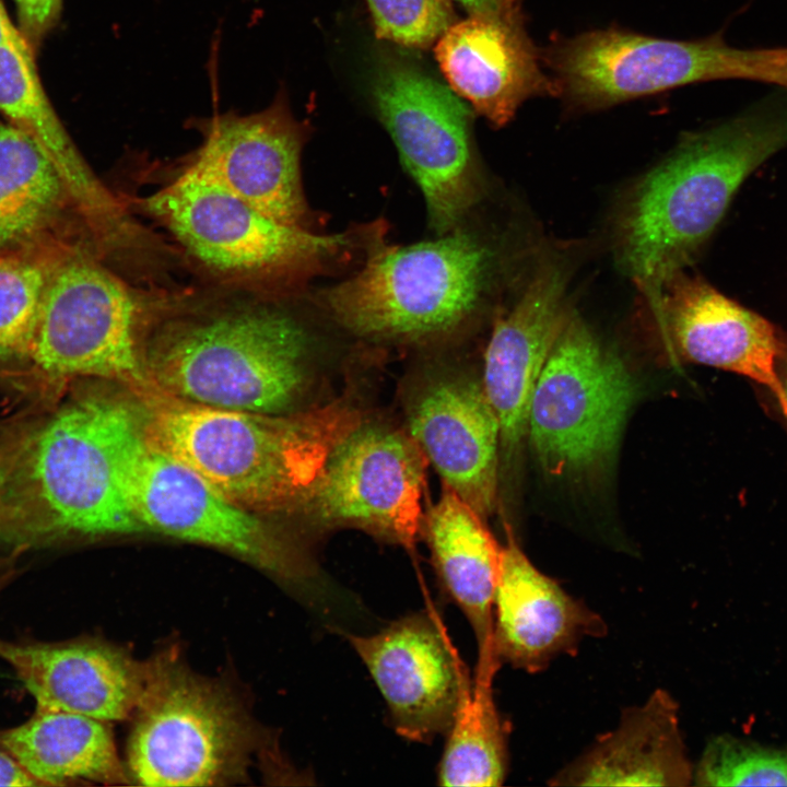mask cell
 <instances>
[{"instance_id": "cb8c5ba5", "label": "cell", "mask_w": 787, "mask_h": 787, "mask_svg": "<svg viewBox=\"0 0 787 787\" xmlns=\"http://www.w3.org/2000/svg\"><path fill=\"white\" fill-rule=\"evenodd\" d=\"M421 531L442 588L473 631L478 658L495 657L493 600L501 544L484 518L444 483Z\"/></svg>"}, {"instance_id": "603a6c76", "label": "cell", "mask_w": 787, "mask_h": 787, "mask_svg": "<svg viewBox=\"0 0 787 787\" xmlns=\"http://www.w3.org/2000/svg\"><path fill=\"white\" fill-rule=\"evenodd\" d=\"M674 698L655 690L639 706L622 712L619 725L602 733L559 771L557 786H690L693 768Z\"/></svg>"}, {"instance_id": "5bb4252c", "label": "cell", "mask_w": 787, "mask_h": 787, "mask_svg": "<svg viewBox=\"0 0 787 787\" xmlns=\"http://www.w3.org/2000/svg\"><path fill=\"white\" fill-rule=\"evenodd\" d=\"M575 254L573 246H557L537 256L516 299L494 322L481 383L500 424L505 462L528 436L536 384L573 310Z\"/></svg>"}, {"instance_id": "d590c367", "label": "cell", "mask_w": 787, "mask_h": 787, "mask_svg": "<svg viewBox=\"0 0 787 787\" xmlns=\"http://www.w3.org/2000/svg\"><path fill=\"white\" fill-rule=\"evenodd\" d=\"M17 30L11 23L3 5L0 2V44L15 34Z\"/></svg>"}, {"instance_id": "f546056e", "label": "cell", "mask_w": 787, "mask_h": 787, "mask_svg": "<svg viewBox=\"0 0 787 787\" xmlns=\"http://www.w3.org/2000/svg\"><path fill=\"white\" fill-rule=\"evenodd\" d=\"M376 35L409 47L425 48L453 24L448 0H367Z\"/></svg>"}, {"instance_id": "44dd1931", "label": "cell", "mask_w": 787, "mask_h": 787, "mask_svg": "<svg viewBox=\"0 0 787 787\" xmlns=\"http://www.w3.org/2000/svg\"><path fill=\"white\" fill-rule=\"evenodd\" d=\"M409 434L441 475L483 518L496 505L500 424L481 381L446 376L425 387L408 416Z\"/></svg>"}, {"instance_id": "484cf974", "label": "cell", "mask_w": 787, "mask_h": 787, "mask_svg": "<svg viewBox=\"0 0 787 787\" xmlns=\"http://www.w3.org/2000/svg\"><path fill=\"white\" fill-rule=\"evenodd\" d=\"M66 208L78 214L46 153L16 126L0 125V251L31 239Z\"/></svg>"}, {"instance_id": "6da1fadb", "label": "cell", "mask_w": 787, "mask_h": 787, "mask_svg": "<svg viewBox=\"0 0 787 787\" xmlns=\"http://www.w3.org/2000/svg\"><path fill=\"white\" fill-rule=\"evenodd\" d=\"M212 289L169 292L144 344L146 376L185 402L287 412L306 383L307 332L279 292Z\"/></svg>"}, {"instance_id": "8fae6325", "label": "cell", "mask_w": 787, "mask_h": 787, "mask_svg": "<svg viewBox=\"0 0 787 787\" xmlns=\"http://www.w3.org/2000/svg\"><path fill=\"white\" fill-rule=\"evenodd\" d=\"M372 90L377 114L423 192L430 226L439 235L451 232L482 192L469 108L455 92L392 56L376 64Z\"/></svg>"}, {"instance_id": "836d02e7", "label": "cell", "mask_w": 787, "mask_h": 787, "mask_svg": "<svg viewBox=\"0 0 787 787\" xmlns=\"http://www.w3.org/2000/svg\"><path fill=\"white\" fill-rule=\"evenodd\" d=\"M12 459H13L12 456L7 455L3 451H0V518H1L5 483L8 480L9 472H10Z\"/></svg>"}, {"instance_id": "83f0119b", "label": "cell", "mask_w": 787, "mask_h": 787, "mask_svg": "<svg viewBox=\"0 0 787 787\" xmlns=\"http://www.w3.org/2000/svg\"><path fill=\"white\" fill-rule=\"evenodd\" d=\"M692 785L787 787V748L762 744L729 733L715 736L707 742L693 768Z\"/></svg>"}, {"instance_id": "e575fe53", "label": "cell", "mask_w": 787, "mask_h": 787, "mask_svg": "<svg viewBox=\"0 0 787 787\" xmlns=\"http://www.w3.org/2000/svg\"><path fill=\"white\" fill-rule=\"evenodd\" d=\"M777 374L787 398V340L783 339V345L777 359Z\"/></svg>"}, {"instance_id": "7402d4cb", "label": "cell", "mask_w": 787, "mask_h": 787, "mask_svg": "<svg viewBox=\"0 0 787 787\" xmlns=\"http://www.w3.org/2000/svg\"><path fill=\"white\" fill-rule=\"evenodd\" d=\"M0 659L13 669L35 707L108 724L130 719L143 686L144 663L96 639H0Z\"/></svg>"}, {"instance_id": "f1b7e54d", "label": "cell", "mask_w": 787, "mask_h": 787, "mask_svg": "<svg viewBox=\"0 0 787 787\" xmlns=\"http://www.w3.org/2000/svg\"><path fill=\"white\" fill-rule=\"evenodd\" d=\"M47 274L48 266L0 254V361L27 353Z\"/></svg>"}, {"instance_id": "52a82bcc", "label": "cell", "mask_w": 787, "mask_h": 787, "mask_svg": "<svg viewBox=\"0 0 787 787\" xmlns=\"http://www.w3.org/2000/svg\"><path fill=\"white\" fill-rule=\"evenodd\" d=\"M126 752L129 779L143 786H222L248 777L256 731L235 698L160 655L144 680Z\"/></svg>"}, {"instance_id": "d6a6232c", "label": "cell", "mask_w": 787, "mask_h": 787, "mask_svg": "<svg viewBox=\"0 0 787 787\" xmlns=\"http://www.w3.org/2000/svg\"><path fill=\"white\" fill-rule=\"evenodd\" d=\"M0 786H42L10 754L0 749Z\"/></svg>"}, {"instance_id": "d6986e66", "label": "cell", "mask_w": 787, "mask_h": 787, "mask_svg": "<svg viewBox=\"0 0 787 787\" xmlns=\"http://www.w3.org/2000/svg\"><path fill=\"white\" fill-rule=\"evenodd\" d=\"M0 111L52 162L80 219L105 255L121 259L144 246L149 234L96 177L63 128L19 32L0 44Z\"/></svg>"}, {"instance_id": "5b68a950", "label": "cell", "mask_w": 787, "mask_h": 787, "mask_svg": "<svg viewBox=\"0 0 787 787\" xmlns=\"http://www.w3.org/2000/svg\"><path fill=\"white\" fill-rule=\"evenodd\" d=\"M388 247L319 298L343 328L377 340H422L454 330L483 302L500 251L463 231Z\"/></svg>"}, {"instance_id": "8d00e7d4", "label": "cell", "mask_w": 787, "mask_h": 787, "mask_svg": "<svg viewBox=\"0 0 787 787\" xmlns=\"http://www.w3.org/2000/svg\"><path fill=\"white\" fill-rule=\"evenodd\" d=\"M459 2L465 9H467L470 13L480 11L492 3H494L496 0H455Z\"/></svg>"}, {"instance_id": "7c38bea8", "label": "cell", "mask_w": 787, "mask_h": 787, "mask_svg": "<svg viewBox=\"0 0 787 787\" xmlns=\"http://www.w3.org/2000/svg\"><path fill=\"white\" fill-rule=\"evenodd\" d=\"M571 111L620 103L695 82L737 79V48L720 36L674 40L619 28L553 43L543 54Z\"/></svg>"}, {"instance_id": "3957f363", "label": "cell", "mask_w": 787, "mask_h": 787, "mask_svg": "<svg viewBox=\"0 0 787 787\" xmlns=\"http://www.w3.org/2000/svg\"><path fill=\"white\" fill-rule=\"evenodd\" d=\"M142 427L129 407L109 398L63 406L12 459L0 528L24 547L143 531L124 488L126 459Z\"/></svg>"}, {"instance_id": "d4e9b609", "label": "cell", "mask_w": 787, "mask_h": 787, "mask_svg": "<svg viewBox=\"0 0 787 787\" xmlns=\"http://www.w3.org/2000/svg\"><path fill=\"white\" fill-rule=\"evenodd\" d=\"M110 724L83 715L35 707L23 724L0 730V749L42 786L129 780Z\"/></svg>"}, {"instance_id": "277c9868", "label": "cell", "mask_w": 787, "mask_h": 787, "mask_svg": "<svg viewBox=\"0 0 787 787\" xmlns=\"http://www.w3.org/2000/svg\"><path fill=\"white\" fill-rule=\"evenodd\" d=\"M154 402L148 435L250 513L302 504L332 450L363 422L342 398L294 413L218 409L167 396Z\"/></svg>"}, {"instance_id": "9c48e42d", "label": "cell", "mask_w": 787, "mask_h": 787, "mask_svg": "<svg viewBox=\"0 0 787 787\" xmlns=\"http://www.w3.org/2000/svg\"><path fill=\"white\" fill-rule=\"evenodd\" d=\"M124 488L144 530L234 553L289 585L315 610L334 598L338 586L310 560L154 442L144 424L126 459Z\"/></svg>"}, {"instance_id": "1f68e13d", "label": "cell", "mask_w": 787, "mask_h": 787, "mask_svg": "<svg viewBox=\"0 0 787 787\" xmlns=\"http://www.w3.org/2000/svg\"><path fill=\"white\" fill-rule=\"evenodd\" d=\"M25 35L35 39L52 24L61 0H14Z\"/></svg>"}, {"instance_id": "74e56055", "label": "cell", "mask_w": 787, "mask_h": 787, "mask_svg": "<svg viewBox=\"0 0 787 787\" xmlns=\"http://www.w3.org/2000/svg\"><path fill=\"white\" fill-rule=\"evenodd\" d=\"M12 575L10 573L0 576V591L9 584Z\"/></svg>"}, {"instance_id": "30bf717a", "label": "cell", "mask_w": 787, "mask_h": 787, "mask_svg": "<svg viewBox=\"0 0 787 787\" xmlns=\"http://www.w3.org/2000/svg\"><path fill=\"white\" fill-rule=\"evenodd\" d=\"M634 398L623 361L573 309L530 401L528 436L542 469L577 474L604 463L618 447Z\"/></svg>"}, {"instance_id": "4fadbf2b", "label": "cell", "mask_w": 787, "mask_h": 787, "mask_svg": "<svg viewBox=\"0 0 787 787\" xmlns=\"http://www.w3.org/2000/svg\"><path fill=\"white\" fill-rule=\"evenodd\" d=\"M427 462L410 434L363 421L332 450L302 504L324 529H357L409 549L422 529Z\"/></svg>"}, {"instance_id": "9a60e30c", "label": "cell", "mask_w": 787, "mask_h": 787, "mask_svg": "<svg viewBox=\"0 0 787 787\" xmlns=\"http://www.w3.org/2000/svg\"><path fill=\"white\" fill-rule=\"evenodd\" d=\"M344 636L377 685L399 736L428 743L446 735L472 678L438 619L421 611L373 634Z\"/></svg>"}, {"instance_id": "4dcf8cb0", "label": "cell", "mask_w": 787, "mask_h": 787, "mask_svg": "<svg viewBox=\"0 0 787 787\" xmlns=\"http://www.w3.org/2000/svg\"><path fill=\"white\" fill-rule=\"evenodd\" d=\"M737 79L787 89V47L737 50Z\"/></svg>"}, {"instance_id": "ba28073f", "label": "cell", "mask_w": 787, "mask_h": 787, "mask_svg": "<svg viewBox=\"0 0 787 787\" xmlns=\"http://www.w3.org/2000/svg\"><path fill=\"white\" fill-rule=\"evenodd\" d=\"M168 292L133 286L94 250L67 248L48 274L27 355L54 376L143 384L144 332Z\"/></svg>"}, {"instance_id": "ffe728a7", "label": "cell", "mask_w": 787, "mask_h": 787, "mask_svg": "<svg viewBox=\"0 0 787 787\" xmlns=\"http://www.w3.org/2000/svg\"><path fill=\"white\" fill-rule=\"evenodd\" d=\"M501 544L493 600L496 660L528 673L543 671L562 655H575L586 637L607 633L603 619L541 573L510 529Z\"/></svg>"}, {"instance_id": "2e32d148", "label": "cell", "mask_w": 787, "mask_h": 787, "mask_svg": "<svg viewBox=\"0 0 787 787\" xmlns=\"http://www.w3.org/2000/svg\"><path fill=\"white\" fill-rule=\"evenodd\" d=\"M193 126L202 141L186 163L277 221L306 228L301 179L306 126L293 117L283 91L262 111L219 113Z\"/></svg>"}, {"instance_id": "4316f807", "label": "cell", "mask_w": 787, "mask_h": 787, "mask_svg": "<svg viewBox=\"0 0 787 787\" xmlns=\"http://www.w3.org/2000/svg\"><path fill=\"white\" fill-rule=\"evenodd\" d=\"M498 668L477 665L462 696L438 764L441 786H500L508 770V728L493 694Z\"/></svg>"}, {"instance_id": "8992f818", "label": "cell", "mask_w": 787, "mask_h": 787, "mask_svg": "<svg viewBox=\"0 0 787 787\" xmlns=\"http://www.w3.org/2000/svg\"><path fill=\"white\" fill-rule=\"evenodd\" d=\"M179 245L212 285L282 293L348 245L259 211L188 163L133 201Z\"/></svg>"}, {"instance_id": "7a4b0ae2", "label": "cell", "mask_w": 787, "mask_h": 787, "mask_svg": "<svg viewBox=\"0 0 787 787\" xmlns=\"http://www.w3.org/2000/svg\"><path fill=\"white\" fill-rule=\"evenodd\" d=\"M787 146V102H768L685 133L620 196L610 219L614 261L644 301L688 269L739 187Z\"/></svg>"}, {"instance_id": "e0dca14e", "label": "cell", "mask_w": 787, "mask_h": 787, "mask_svg": "<svg viewBox=\"0 0 787 787\" xmlns=\"http://www.w3.org/2000/svg\"><path fill=\"white\" fill-rule=\"evenodd\" d=\"M435 56L453 91L496 127L528 98L557 95L526 31L520 0H496L451 24Z\"/></svg>"}, {"instance_id": "ac0fdd59", "label": "cell", "mask_w": 787, "mask_h": 787, "mask_svg": "<svg viewBox=\"0 0 787 787\" xmlns=\"http://www.w3.org/2000/svg\"><path fill=\"white\" fill-rule=\"evenodd\" d=\"M644 303L684 359L765 386L787 419V398L777 374L783 339L767 319L688 269L672 273Z\"/></svg>"}]
</instances>
